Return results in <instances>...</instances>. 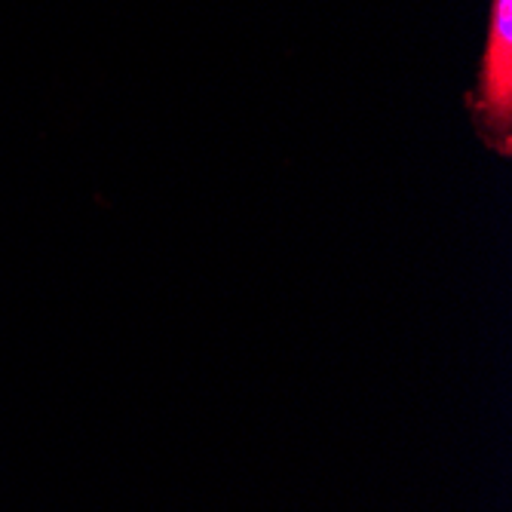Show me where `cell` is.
Masks as SVG:
<instances>
[{
    "instance_id": "6da1fadb",
    "label": "cell",
    "mask_w": 512,
    "mask_h": 512,
    "mask_svg": "<svg viewBox=\"0 0 512 512\" xmlns=\"http://www.w3.org/2000/svg\"><path fill=\"white\" fill-rule=\"evenodd\" d=\"M482 142L512 154V0H491L485 50L476 71V89L467 96Z\"/></svg>"
}]
</instances>
